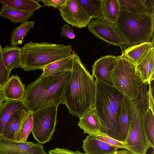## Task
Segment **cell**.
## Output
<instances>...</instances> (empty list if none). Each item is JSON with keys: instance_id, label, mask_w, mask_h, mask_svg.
<instances>
[{"instance_id": "cell-30", "label": "cell", "mask_w": 154, "mask_h": 154, "mask_svg": "<svg viewBox=\"0 0 154 154\" xmlns=\"http://www.w3.org/2000/svg\"><path fill=\"white\" fill-rule=\"evenodd\" d=\"M146 83H143L140 85L136 98L132 100L141 111L149 109L148 91Z\"/></svg>"}, {"instance_id": "cell-24", "label": "cell", "mask_w": 154, "mask_h": 154, "mask_svg": "<svg viewBox=\"0 0 154 154\" xmlns=\"http://www.w3.org/2000/svg\"><path fill=\"white\" fill-rule=\"evenodd\" d=\"M141 120L146 136L151 148L154 149V112L149 109L141 111Z\"/></svg>"}, {"instance_id": "cell-8", "label": "cell", "mask_w": 154, "mask_h": 154, "mask_svg": "<svg viewBox=\"0 0 154 154\" xmlns=\"http://www.w3.org/2000/svg\"><path fill=\"white\" fill-rule=\"evenodd\" d=\"M132 120L127 137L124 142L127 149L134 154H146L151 148L141 120V111L131 100Z\"/></svg>"}, {"instance_id": "cell-27", "label": "cell", "mask_w": 154, "mask_h": 154, "mask_svg": "<svg viewBox=\"0 0 154 154\" xmlns=\"http://www.w3.org/2000/svg\"><path fill=\"white\" fill-rule=\"evenodd\" d=\"M119 11L137 14H148L146 8L142 0H117Z\"/></svg>"}, {"instance_id": "cell-35", "label": "cell", "mask_w": 154, "mask_h": 154, "mask_svg": "<svg viewBox=\"0 0 154 154\" xmlns=\"http://www.w3.org/2000/svg\"><path fill=\"white\" fill-rule=\"evenodd\" d=\"M48 154H85L78 150L72 151L65 148L55 147L49 150Z\"/></svg>"}, {"instance_id": "cell-5", "label": "cell", "mask_w": 154, "mask_h": 154, "mask_svg": "<svg viewBox=\"0 0 154 154\" xmlns=\"http://www.w3.org/2000/svg\"><path fill=\"white\" fill-rule=\"evenodd\" d=\"M154 15L119 11L115 23L128 46L151 41L154 38Z\"/></svg>"}, {"instance_id": "cell-22", "label": "cell", "mask_w": 154, "mask_h": 154, "mask_svg": "<svg viewBox=\"0 0 154 154\" xmlns=\"http://www.w3.org/2000/svg\"><path fill=\"white\" fill-rule=\"evenodd\" d=\"M72 55L56 61L46 66L43 69L40 75L45 76L58 74L65 71H71L72 68Z\"/></svg>"}, {"instance_id": "cell-31", "label": "cell", "mask_w": 154, "mask_h": 154, "mask_svg": "<svg viewBox=\"0 0 154 154\" xmlns=\"http://www.w3.org/2000/svg\"><path fill=\"white\" fill-rule=\"evenodd\" d=\"M93 136L96 138L104 142L115 148L118 149H127L124 142L114 139L105 134H100Z\"/></svg>"}, {"instance_id": "cell-18", "label": "cell", "mask_w": 154, "mask_h": 154, "mask_svg": "<svg viewBox=\"0 0 154 154\" xmlns=\"http://www.w3.org/2000/svg\"><path fill=\"white\" fill-rule=\"evenodd\" d=\"M143 83L150 85L154 80V48H152L146 56L136 65Z\"/></svg>"}, {"instance_id": "cell-15", "label": "cell", "mask_w": 154, "mask_h": 154, "mask_svg": "<svg viewBox=\"0 0 154 154\" xmlns=\"http://www.w3.org/2000/svg\"><path fill=\"white\" fill-rule=\"evenodd\" d=\"M132 118L131 100L123 96L118 117L119 134L120 141L124 142L126 139Z\"/></svg>"}, {"instance_id": "cell-20", "label": "cell", "mask_w": 154, "mask_h": 154, "mask_svg": "<svg viewBox=\"0 0 154 154\" xmlns=\"http://www.w3.org/2000/svg\"><path fill=\"white\" fill-rule=\"evenodd\" d=\"M3 59L7 69L10 71L22 65V51L17 46H8L2 48Z\"/></svg>"}, {"instance_id": "cell-17", "label": "cell", "mask_w": 154, "mask_h": 154, "mask_svg": "<svg viewBox=\"0 0 154 154\" xmlns=\"http://www.w3.org/2000/svg\"><path fill=\"white\" fill-rule=\"evenodd\" d=\"M6 100L17 101L23 100L25 92V85L17 75H12L2 87Z\"/></svg>"}, {"instance_id": "cell-7", "label": "cell", "mask_w": 154, "mask_h": 154, "mask_svg": "<svg viewBox=\"0 0 154 154\" xmlns=\"http://www.w3.org/2000/svg\"><path fill=\"white\" fill-rule=\"evenodd\" d=\"M57 107L51 106L32 111L33 126L31 132L38 143L44 144L52 139L55 131Z\"/></svg>"}, {"instance_id": "cell-37", "label": "cell", "mask_w": 154, "mask_h": 154, "mask_svg": "<svg viewBox=\"0 0 154 154\" xmlns=\"http://www.w3.org/2000/svg\"><path fill=\"white\" fill-rule=\"evenodd\" d=\"M151 84L148 85L149 88L148 90L149 109H150L154 112V98L153 94V88H152Z\"/></svg>"}, {"instance_id": "cell-28", "label": "cell", "mask_w": 154, "mask_h": 154, "mask_svg": "<svg viewBox=\"0 0 154 154\" xmlns=\"http://www.w3.org/2000/svg\"><path fill=\"white\" fill-rule=\"evenodd\" d=\"M35 21L27 20L16 27L13 31L10 40L11 45L17 46L22 44L23 40L34 25Z\"/></svg>"}, {"instance_id": "cell-6", "label": "cell", "mask_w": 154, "mask_h": 154, "mask_svg": "<svg viewBox=\"0 0 154 154\" xmlns=\"http://www.w3.org/2000/svg\"><path fill=\"white\" fill-rule=\"evenodd\" d=\"M110 76L114 87L128 100H133L143 83L136 65L123 54L117 56L116 65Z\"/></svg>"}, {"instance_id": "cell-26", "label": "cell", "mask_w": 154, "mask_h": 154, "mask_svg": "<svg viewBox=\"0 0 154 154\" xmlns=\"http://www.w3.org/2000/svg\"><path fill=\"white\" fill-rule=\"evenodd\" d=\"M86 12L92 18L103 19V0H78Z\"/></svg>"}, {"instance_id": "cell-1", "label": "cell", "mask_w": 154, "mask_h": 154, "mask_svg": "<svg viewBox=\"0 0 154 154\" xmlns=\"http://www.w3.org/2000/svg\"><path fill=\"white\" fill-rule=\"evenodd\" d=\"M73 63L70 81L66 89L63 104L70 114L80 118L90 107H94L96 81L78 55L73 51Z\"/></svg>"}, {"instance_id": "cell-2", "label": "cell", "mask_w": 154, "mask_h": 154, "mask_svg": "<svg viewBox=\"0 0 154 154\" xmlns=\"http://www.w3.org/2000/svg\"><path fill=\"white\" fill-rule=\"evenodd\" d=\"M71 76V71L40 75L26 87L23 100L25 108L34 111L50 106H58L63 103Z\"/></svg>"}, {"instance_id": "cell-39", "label": "cell", "mask_w": 154, "mask_h": 154, "mask_svg": "<svg viewBox=\"0 0 154 154\" xmlns=\"http://www.w3.org/2000/svg\"><path fill=\"white\" fill-rule=\"evenodd\" d=\"M5 100L6 98L4 94L3 88H0V108Z\"/></svg>"}, {"instance_id": "cell-16", "label": "cell", "mask_w": 154, "mask_h": 154, "mask_svg": "<svg viewBox=\"0 0 154 154\" xmlns=\"http://www.w3.org/2000/svg\"><path fill=\"white\" fill-rule=\"evenodd\" d=\"M82 146L85 154H114L118 149L88 135L83 140Z\"/></svg>"}, {"instance_id": "cell-13", "label": "cell", "mask_w": 154, "mask_h": 154, "mask_svg": "<svg viewBox=\"0 0 154 154\" xmlns=\"http://www.w3.org/2000/svg\"><path fill=\"white\" fill-rule=\"evenodd\" d=\"M31 112L23 109L14 113L7 123L2 135L8 139L19 141L23 125Z\"/></svg>"}, {"instance_id": "cell-34", "label": "cell", "mask_w": 154, "mask_h": 154, "mask_svg": "<svg viewBox=\"0 0 154 154\" xmlns=\"http://www.w3.org/2000/svg\"><path fill=\"white\" fill-rule=\"evenodd\" d=\"M60 36L65 37L71 39L75 37V33L71 26L68 24H65L61 28Z\"/></svg>"}, {"instance_id": "cell-4", "label": "cell", "mask_w": 154, "mask_h": 154, "mask_svg": "<svg viewBox=\"0 0 154 154\" xmlns=\"http://www.w3.org/2000/svg\"><path fill=\"white\" fill-rule=\"evenodd\" d=\"M22 65L26 71L42 70L47 65L70 56L71 46L61 44L29 42L21 48Z\"/></svg>"}, {"instance_id": "cell-23", "label": "cell", "mask_w": 154, "mask_h": 154, "mask_svg": "<svg viewBox=\"0 0 154 154\" xmlns=\"http://www.w3.org/2000/svg\"><path fill=\"white\" fill-rule=\"evenodd\" d=\"M38 2L34 0H0L2 5L30 13H33L42 6Z\"/></svg>"}, {"instance_id": "cell-42", "label": "cell", "mask_w": 154, "mask_h": 154, "mask_svg": "<svg viewBox=\"0 0 154 154\" xmlns=\"http://www.w3.org/2000/svg\"><path fill=\"white\" fill-rule=\"evenodd\" d=\"M150 154H154V151L153 150L150 153Z\"/></svg>"}, {"instance_id": "cell-32", "label": "cell", "mask_w": 154, "mask_h": 154, "mask_svg": "<svg viewBox=\"0 0 154 154\" xmlns=\"http://www.w3.org/2000/svg\"><path fill=\"white\" fill-rule=\"evenodd\" d=\"M33 126L32 111L28 116L22 126L20 134V141L27 140V139L31 132Z\"/></svg>"}, {"instance_id": "cell-12", "label": "cell", "mask_w": 154, "mask_h": 154, "mask_svg": "<svg viewBox=\"0 0 154 154\" xmlns=\"http://www.w3.org/2000/svg\"><path fill=\"white\" fill-rule=\"evenodd\" d=\"M117 58V56L107 55L97 60L92 66V76L105 84L114 87L110 73L116 65Z\"/></svg>"}, {"instance_id": "cell-19", "label": "cell", "mask_w": 154, "mask_h": 154, "mask_svg": "<svg viewBox=\"0 0 154 154\" xmlns=\"http://www.w3.org/2000/svg\"><path fill=\"white\" fill-rule=\"evenodd\" d=\"M154 38L151 41L145 42L128 47L123 54L136 65L153 47Z\"/></svg>"}, {"instance_id": "cell-38", "label": "cell", "mask_w": 154, "mask_h": 154, "mask_svg": "<svg viewBox=\"0 0 154 154\" xmlns=\"http://www.w3.org/2000/svg\"><path fill=\"white\" fill-rule=\"evenodd\" d=\"M144 4L148 14L154 15V0H142Z\"/></svg>"}, {"instance_id": "cell-33", "label": "cell", "mask_w": 154, "mask_h": 154, "mask_svg": "<svg viewBox=\"0 0 154 154\" xmlns=\"http://www.w3.org/2000/svg\"><path fill=\"white\" fill-rule=\"evenodd\" d=\"M2 47L0 45V88H2L10 78L11 72L6 68L2 53Z\"/></svg>"}, {"instance_id": "cell-11", "label": "cell", "mask_w": 154, "mask_h": 154, "mask_svg": "<svg viewBox=\"0 0 154 154\" xmlns=\"http://www.w3.org/2000/svg\"><path fill=\"white\" fill-rule=\"evenodd\" d=\"M0 146L6 151L7 154H48L39 143L13 140L2 135H0Z\"/></svg>"}, {"instance_id": "cell-3", "label": "cell", "mask_w": 154, "mask_h": 154, "mask_svg": "<svg viewBox=\"0 0 154 154\" xmlns=\"http://www.w3.org/2000/svg\"><path fill=\"white\" fill-rule=\"evenodd\" d=\"M94 107L101 121V134L119 140L118 117L123 95L114 87L96 79Z\"/></svg>"}, {"instance_id": "cell-10", "label": "cell", "mask_w": 154, "mask_h": 154, "mask_svg": "<svg viewBox=\"0 0 154 154\" xmlns=\"http://www.w3.org/2000/svg\"><path fill=\"white\" fill-rule=\"evenodd\" d=\"M58 9L64 20L77 28L85 27L92 19L78 0H66Z\"/></svg>"}, {"instance_id": "cell-21", "label": "cell", "mask_w": 154, "mask_h": 154, "mask_svg": "<svg viewBox=\"0 0 154 154\" xmlns=\"http://www.w3.org/2000/svg\"><path fill=\"white\" fill-rule=\"evenodd\" d=\"M23 109H26L23 100H6L0 108V135H3L5 126L12 115Z\"/></svg>"}, {"instance_id": "cell-29", "label": "cell", "mask_w": 154, "mask_h": 154, "mask_svg": "<svg viewBox=\"0 0 154 154\" xmlns=\"http://www.w3.org/2000/svg\"><path fill=\"white\" fill-rule=\"evenodd\" d=\"M103 19L115 24L119 11L117 0H103Z\"/></svg>"}, {"instance_id": "cell-40", "label": "cell", "mask_w": 154, "mask_h": 154, "mask_svg": "<svg viewBox=\"0 0 154 154\" xmlns=\"http://www.w3.org/2000/svg\"><path fill=\"white\" fill-rule=\"evenodd\" d=\"M114 154H134L130 150L127 149H124L122 150H118Z\"/></svg>"}, {"instance_id": "cell-36", "label": "cell", "mask_w": 154, "mask_h": 154, "mask_svg": "<svg viewBox=\"0 0 154 154\" xmlns=\"http://www.w3.org/2000/svg\"><path fill=\"white\" fill-rule=\"evenodd\" d=\"M66 0H41L38 1L42 2L45 6H51L58 9L65 2Z\"/></svg>"}, {"instance_id": "cell-9", "label": "cell", "mask_w": 154, "mask_h": 154, "mask_svg": "<svg viewBox=\"0 0 154 154\" xmlns=\"http://www.w3.org/2000/svg\"><path fill=\"white\" fill-rule=\"evenodd\" d=\"M87 29L97 38L110 45L119 46L122 53L128 46L126 41L119 32L115 24L103 19L91 21Z\"/></svg>"}, {"instance_id": "cell-41", "label": "cell", "mask_w": 154, "mask_h": 154, "mask_svg": "<svg viewBox=\"0 0 154 154\" xmlns=\"http://www.w3.org/2000/svg\"><path fill=\"white\" fill-rule=\"evenodd\" d=\"M0 154H7L6 151L1 146H0Z\"/></svg>"}, {"instance_id": "cell-25", "label": "cell", "mask_w": 154, "mask_h": 154, "mask_svg": "<svg viewBox=\"0 0 154 154\" xmlns=\"http://www.w3.org/2000/svg\"><path fill=\"white\" fill-rule=\"evenodd\" d=\"M33 13L23 11L2 5L0 10V16L9 19L12 22L22 23L28 20Z\"/></svg>"}, {"instance_id": "cell-14", "label": "cell", "mask_w": 154, "mask_h": 154, "mask_svg": "<svg viewBox=\"0 0 154 154\" xmlns=\"http://www.w3.org/2000/svg\"><path fill=\"white\" fill-rule=\"evenodd\" d=\"M77 125L84 133L95 135L101 133L102 126L100 118L94 107H90L85 111Z\"/></svg>"}]
</instances>
